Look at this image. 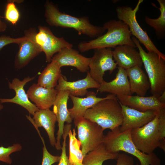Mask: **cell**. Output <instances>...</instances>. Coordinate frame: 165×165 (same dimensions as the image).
<instances>
[{"label":"cell","instance_id":"cell-1","mask_svg":"<svg viewBox=\"0 0 165 165\" xmlns=\"http://www.w3.org/2000/svg\"><path fill=\"white\" fill-rule=\"evenodd\" d=\"M44 7L46 21L51 26L74 29L79 35L93 38L102 35L106 30L103 26L92 24L87 17H76L61 12L51 1H46Z\"/></svg>","mask_w":165,"mask_h":165},{"label":"cell","instance_id":"cell-2","mask_svg":"<svg viewBox=\"0 0 165 165\" xmlns=\"http://www.w3.org/2000/svg\"><path fill=\"white\" fill-rule=\"evenodd\" d=\"M103 26L107 30V32L94 39L80 42L78 47L80 52L103 48H115L123 45L136 47L131 39V34L128 26L123 22L119 20H111L104 23Z\"/></svg>","mask_w":165,"mask_h":165},{"label":"cell","instance_id":"cell-3","mask_svg":"<svg viewBox=\"0 0 165 165\" xmlns=\"http://www.w3.org/2000/svg\"><path fill=\"white\" fill-rule=\"evenodd\" d=\"M119 127L111 130L105 135L103 143L108 151L116 153L122 151L131 154L140 162L136 165H161V161L156 154H147L137 148L131 138V129L122 131Z\"/></svg>","mask_w":165,"mask_h":165},{"label":"cell","instance_id":"cell-4","mask_svg":"<svg viewBox=\"0 0 165 165\" xmlns=\"http://www.w3.org/2000/svg\"><path fill=\"white\" fill-rule=\"evenodd\" d=\"M84 118L97 123L104 130L120 127L123 121L121 105L116 95L110 94L85 112Z\"/></svg>","mask_w":165,"mask_h":165},{"label":"cell","instance_id":"cell-5","mask_svg":"<svg viewBox=\"0 0 165 165\" xmlns=\"http://www.w3.org/2000/svg\"><path fill=\"white\" fill-rule=\"evenodd\" d=\"M131 38L138 50L147 73L151 93L158 98L165 91V60L154 52H146L135 38Z\"/></svg>","mask_w":165,"mask_h":165},{"label":"cell","instance_id":"cell-6","mask_svg":"<svg viewBox=\"0 0 165 165\" xmlns=\"http://www.w3.org/2000/svg\"><path fill=\"white\" fill-rule=\"evenodd\" d=\"M160 110L152 120L141 127L131 130L134 143L139 150L147 154L153 152L158 147L165 151V140L162 137L159 126Z\"/></svg>","mask_w":165,"mask_h":165},{"label":"cell","instance_id":"cell-7","mask_svg":"<svg viewBox=\"0 0 165 165\" xmlns=\"http://www.w3.org/2000/svg\"><path fill=\"white\" fill-rule=\"evenodd\" d=\"M143 0H139L134 9L130 6H123L116 9L117 17L119 20L128 26L131 35H133L142 43L148 52H153L165 60V55L157 48L148 35L139 25L136 19V14Z\"/></svg>","mask_w":165,"mask_h":165},{"label":"cell","instance_id":"cell-8","mask_svg":"<svg viewBox=\"0 0 165 165\" xmlns=\"http://www.w3.org/2000/svg\"><path fill=\"white\" fill-rule=\"evenodd\" d=\"M74 123L77 128L78 139L81 144L83 157L103 143L104 130L97 123L84 117Z\"/></svg>","mask_w":165,"mask_h":165},{"label":"cell","instance_id":"cell-9","mask_svg":"<svg viewBox=\"0 0 165 165\" xmlns=\"http://www.w3.org/2000/svg\"><path fill=\"white\" fill-rule=\"evenodd\" d=\"M94 50L93 56L90 58L88 71L91 78L99 84L104 80L105 72L108 71L112 74L117 68L114 60L112 50L110 48Z\"/></svg>","mask_w":165,"mask_h":165},{"label":"cell","instance_id":"cell-10","mask_svg":"<svg viewBox=\"0 0 165 165\" xmlns=\"http://www.w3.org/2000/svg\"><path fill=\"white\" fill-rule=\"evenodd\" d=\"M35 36L36 43L45 54L46 61L50 63L54 55L65 48H72L73 45L63 37L55 36L49 28L41 25Z\"/></svg>","mask_w":165,"mask_h":165},{"label":"cell","instance_id":"cell-11","mask_svg":"<svg viewBox=\"0 0 165 165\" xmlns=\"http://www.w3.org/2000/svg\"><path fill=\"white\" fill-rule=\"evenodd\" d=\"M37 32L33 28L24 31L23 39L17 44L19 49L14 61L15 68L19 69L24 68L42 52L35 40Z\"/></svg>","mask_w":165,"mask_h":165},{"label":"cell","instance_id":"cell-12","mask_svg":"<svg viewBox=\"0 0 165 165\" xmlns=\"http://www.w3.org/2000/svg\"><path fill=\"white\" fill-rule=\"evenodd\" d=\"M69 95L68 91H58L53 105V112L56 116L58 122V130L57 134L55 147L57 150L61 149V140L64 133V123L70 124L72 121L67 108V103Z\"/></svg>","mask_w":165,"mask_h":165},{"label":"cell","instance_id":"cell-13","mask_svg":"<svg viewBox=\"0 0 165 165\" xmlns=\"http://www.w3.org/2000/svg\"><path fill=\"white\" fill-rule=\"evenodd\" d=\"M34 78V77L28 76L21 80L18 78H15L11 82H9V88L15 91V96L11 98H0L1 103H10L17 104L27 110L30 115H33L39 109L30 101L24 87L27 83Z\"/></svg>","mask_w":165,"mask_h":165},{"label":"cell","instance_id":"cell-14","mask_svg":"<svg viewBox=\"0 0 165 165\" xmlns=\"http://www.w3.org/2000/svg\"><path fill=\"white\" fill-rule=\"evenodd\" d=\"M119 103L122 109L123 121L119 128L122 131L143 126L152 120L158 111L148 110L141 112Z\"/></svg>","mask_w":165,"mask_h":165},{"label":"cell","instance_id":"cell-15","mask_svg":"<svg viewBox=\"0 0 165 165\" xmlns=\"http://www.w3.org/2000/svg\"><path fill=\"white\" fill-rule=\"evenodd\" d=\"M116 96L122 105L141 112L148 110L158 111L165 108V103H161L157 97L153 95L146 97L132 95Z\"/></svg>","mask_w":165,"mask_h":165},{"label":"cell","instance_id":"cell-16","mask_svg":"<svg viewBox=\"0 0 165 165\" xmlns=\"http://www.w3.org/2000/svg\"><path fill=\"white\" fill-rule=\"evenodd\" d=\"M90 60V58L82 56L72 48H65L54 55L52 60L56 61L61 68L64 66H72L79 72L85 73L89 70Z\"/></svg>","mask_w":165,"mask_h":165},{"label":"cell","instance_id":"cell-17","mask_svg":"<svg viewBox=\"0 0 165 165\" xmlns=\"http://www.w3.org/2000/svg\"><path fill=\"white\" fill-rule=\"evenodd\" d=\"M100 85V84L91 78L88 72L85 78L73 82L67 81L61 75L58 80V84L55 89L57 91L68 90L69 95L73 96H83L86 95L88 92V89H98Z\"/></svg>","mask_w":165,"mask_h":165},{"label":"cell","instance_id":"cell-18","mask_svg":"<svg viewBox=\"0 0 165 165\" xmlns=\"http://www.w3.org/2000/svg\"><path fill=\"white\" fill-rule=\"evenodd\" d=\"M57 93L54 88H45L37 83L32 84L27 92L29 99L40 110L50 109L54 103Z\"/></svg>","mask_w":165,"mask_h":165},{"label":"cell","instance_id":"cell-19","mask_svg":"<svg viewBox=\"0 0 165 165\" xmlns=\"http://www.w3.org/2000/svg\"><path fill=\"white\" fill-rule=\"evenodd\" d=\"M113 58L118 67L125 70L138 66L141 67L142 60L135 48L128 45L116 46L112 51Z\"/></svg>","mask_w":165,"mask_h":165},{"label":"cell","instance_id":"cell-20","mask_svg":"<svg viewBox=\"0 0 165 165\" xmlns=\"http://www.w3.org/2000/svg\"><path fill=\"white\" fill-rule=\"evenodd\" d=\"M26 116L28 119L31 122L34 127H43L46 132L51 145L54 147L56 142L54 132L55 125L57 121L56 115L50 109H38L33 115Z\"/></svg>","mask_w":165,"mask_h":165},{"label":"cell","instance_id":"cell-21","mask_svg":"<svg viewBox=\"0 0 165 165\" xmlns=\"http://www.w3.org/2000/svg\"><path fill=\"white\" fill-rule=\"evenodd\" d=\"M97 91L109 93L116 96L131 95L132 94L126 70L118 67L115 78L109 82L104 81L100 84Z\"/></svg>","mask_w":165,"mask_h":165},{"label":"cell","instance_id":"cell-22","mask_svg":"<svg viewBox=\"0 0 165 165\" xmlns=\"http://www.w3.org/2000/svg\"><path fill=\"white\" fill-rule=\"evenodd\" d=\"M84 98L69 95L73 106L68 109L70 116L74 122L84 117L86 111L97 103L107 98L97 97L96 94L93 91H88Z\"/></svg>","mask_w":165,"mask_h":165},{"label":"cell","instance_id":"cell-23","mask_svg":"<svg viewBox=\"0 0 165 165\" xmlns=\"http://www.w3.org/2000/svg\"><path fill=\"white\" fill-rule=\"evenodd\" d=\"M136 66L126 70L131 91L137 95L145 96L150 88L148 78L141 68Z\"/></svg>","mask_w":165,"mask_h":165},{"label":"cell","instance_id":"cell-24","mask_svg":"<svg viewBox=\"0 0 165 165\" xmlns=\"http://www.w3.org/2000/svg\"><path fill=\"white\" fill-rule=\"evenodd\" d=\"M61 68L56 61L52 60L39 76L37 84L48 89L56 87L57 81L62 75Z\"/></svg>","mask_w":165,"mask_h":165},{"label":"cell","instance_id":"cell-25","mask_svg":"<svg viewBox=\"0 0 165 165\" xmlns=\"http://www.w3.org/2000/svg\"><path fill=\"white\" fill-rule=\"evenodd\" d=\"M119 153L108 151L102 143L84 157L82 163L83 165H103L106 160L116 159Z\"/></svg>","mask_w":165,"mask_h":165},{"label":"cell","instance_id":"cell-26","mask_svg":"<svg viewBox=\"0 0 165 165\" xmlns=\"http://www.w3.org/2000/svg\"><path fill=\"white\" fill-rule=\"evenodd\" d=\"M75 129H70L68 133L69 139L68 159L71 165H83V156L81 150V144L76 138Z\"/></svg>","mask_w":165,"mask_h":165},{"label":"cell","instance_id":"cell-27","mask_svg":"<svg viewBox=\"0 0 165 165\" xmlns=\"http://www.w3.org/2000/svg\"><path fill=\"white\" fill-rule=\"evenodd\" d=\"M160 7V15L156 19H152L145 16L146 23L153 28L156 36L159 38L163 37L165 34V0H157Z\"/></svg>","mask_w":165,"mask_h":165},{"label":"cell","instance_id":"cell-28","mask_svg":"<svg viewBox=\"0 0 165 165\" xmlns=\"http://www.w3.org/2000/svg\"><path fill=\"white\" fill-rule=\"evenodd\" d=\"M20 16L19 11L16 8L14 1H8L5 12V19L14 25L16 24L19 20Z\"/></svg>","mask_w":165,"mask_h":165},{"label":"cell","instance_id":"cell-29","mask_svg":"<svg viewBox=\"0 0 165 165\" xmlns=\"http://www.w3.org/2000/svg\"><path fill=\"white\" fill-rule=\"evenodd\" d=\"M22 146L19 143L14 144L7 147L0 146V161L11 164L12 162L10 155L13 153L21 150Z\"/></svg>","mask_w":165,"mask_h":165},{"label":"cell","instance_id":"cell-30","mask_svg":"<svg viewBox=\"0 0 165 165\" xmlns=\"http://www.w3.org/2000/svg\"><path fill=\"white\" fill-rule=\"evenodd\" d=\"M72 125L71 124H67L64 126V133L63 135V140L61 146V153L58 165H71L70 163L68 157L66 154V141L69 130L71 129Z\"/></svg>","mask_w":165,"mask_h":165},{"label":"cell","instance_id":"cell-31","mask_svg":"<svg viewBox=\"0 0 165 165\" xmlns=\"http://www.w3.org/2000/svg\"><path fill=\"white\" fill-rule=\"evenodd\" d=\"M42 141L43 147L42 148V165H52L56 163L59 162L60 159L59 156H53L48 151L45 141L41 136L39 130L37 131Z\"/></svg>","mask_w":165,"mask_h":165},{"label":"cell","instance_id":"cell-32","mask_svg":"<svg viewBox=\"0 0 165 165\" xmlns=\"http://www.w3.org/2000/svg\"><path fill=\"white\" fill-rule=\"evenodd\" d=\"M23 38H13L6 35L0 36V50L5 46L11 43L18 44Z\"/></svg>","mask_w":165,"mask_h":165},{"label":"cell","instance_id":"cell-33","mask_svg":"<svg viewBox=\"0 0 165 165\" xmlns=\"http://www.w3.org/2000/svg\"><path fill=\"white\" fill-rule=\"evenodd\" d=\"M116 165H134L133 158L124 153H119L116 159Z\"/></svg>","mask_w":165,"mask_h":165},{"label":"cell","instance_id":"cell-34","mask_svg":"<svg viewBox=\"0 0 165 165\" xmlns=\"http://www.w3.org/2000/svg\"><path fill=\"white\" fill-rule=\"evenodd\" d=\"M159 126L162 137L163 139L165 140V108L160 110Z\"/></svg>","mask_w":165,"mask_h":165},{"label":"cell","instance_id":"cell-35","mask_svg":"<svg viewBox=\"0 0 165 165\" xmlns=\"http://www.w3.org/2000/svg\"><path fill=\"white\" fill-rule=\"evenodd\" d=\"M7 28L6 24L5 22L1 20L0 16V33L5 31Z\"/></svg>","mask_w":165,"mask_h":165},{"label":"cell","instance_id":"cell-36","mask_svg":"<svg viewBox=\"0 0 165 165\" xmlns=\"http://www.w3.org/2000/svg\"><path fill=\"white\" fill-rule=\"evenodd\" d=\"M158 99L161 103H165V91L158 98Z\"/></svg>","mask_w":165,"mask_h":165},{"label":"cell","instance_id":"cell-37","mask_svg":"<svg viewBox=\"0 0 165 165\" xmlns=\"http://www.w3.org/2000/svg\"><path fill=\"white\" fill-rule=\"evenodd\" d=\"M2 104L1 103L0 101V111H1L3 108V106Z\"/></svg>","mask_w":165,"mask_h":165}]
</instances>
